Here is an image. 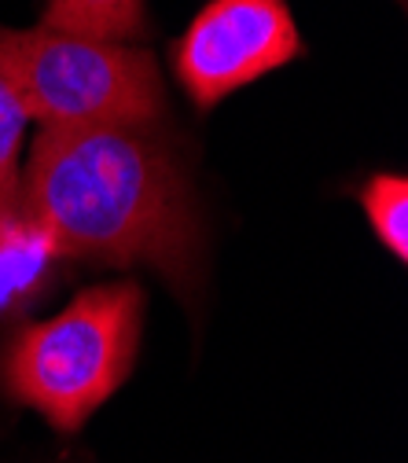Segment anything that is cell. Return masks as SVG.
Wrapping results in <instances>:
<instances>
[{
	"mask_svg": "<svg viewBox=\"0 0 408 463\" xmlns=\"http://www.w3.org/2000/svg\"><path fill=\"white\" fill-rule=\"evenodd\" d=\"M26 206L63 258L144 265L192 302L203 221L177 158L137 126H44L26 169Z\"/></svg>",
	"mask_w": 408,
	"mask_h": 463,
	"instance_id": "cell-1",
	"label": "cell"
},
{
	"mask_svg": "<svg viewBox=\"0 0 408 463\" xmlns=\"http://www.w3.org/2000/svg\"><path fill=\"white\" fill-rule=\"evenodd\" d=\"M140 324L144 291L133 279L92 287L60 317L26 324L8 338L0 350V386L60 434H74L129 379Z\"/></svg>",
	"mask_w": 408,
	"mask_h": 463,
	"instance_id": "cell-2",
	"label": "cell"
},
{
	"mask_svg": "<svg viewBox=\"0 0 408 463\" xmlns=\"http://www.w3.org/2000/svg\"><path fill=\"white\" fill-rule=\"evenodd\" d=\"M0 78L44 126L147 129L166 114L155 55L126 41L0 26Z\"/></svg>",
	"mask_w": 408,
	"mask_h": 463,
	"instance_id": "cell-3",
	"label": "cell"
},
{
	"mask_svg": "<svg viewBox=\"0 0 408 463\" xmlns=\"http://www.w3.org/2000/svg\"><path fill=\"white\" fill-rule=\"evenodd\" d=\"M306 55L287 0H210L169 44V67L199 110Z\"/></svg>",
	"mask_w": 408,
	"mask_h": 463,
	"instance_id": "cell-4",
	"label": "cell"
},
{
	"mask_svg": "<svg viewBox=\"0 0 408 463\" xmlns=\"http://www.w3.org/2000/svg\"><path fill=\"white\" fill-rule=\"evenodd\" d=\"M63 250L30 213L0 206V320L44 298L60 279Z\"/></svg>",
	"mask_w": 408,
	"mask_h": 463,
	"instance_id": "cell-5",
	"label": "cell"
},
{
	"mask_svg": "<svg viewBox=\"0 0 408 463\" xmlns=\"http://www.w3.org/2000/svg\"><path fill=\"white\" fill-rule=\"evenodd\" d=\"M41 26L107 41H147L151 19L144 0H44Z\"/></svg>",
	"mask_w": 408,
	"mask_h": 463,
	"instance_id": "cell-6",
	"label": "cell"
},
{
	"mask_svg": "<svg viewBox=\"0 0 408 463\" xmlns=\"http://www.w3.org/2000/svg\"><path fill=\"white\" fill-rule=\"evenodd\" d=\"M361 206L375 228L379 243L404 261L408 258V181L401 173H375L361 188Z\"/></svg>",
	"mask_w": 408,
	"mask_h": 463,
	"instance_id": "cell-7",
	"label": "cell"
},
{
	"mask_svg": "<svg viewBox=\"0 0 408 463\" xmlns=\"http://www.w3.org/2000/svg\"><path fill=\"white\" fill-rule=\"evenodd\" d=\"M26 107L19 103L15 89L0 78V206H8L19 181V147L26 133Z\"/></svg>",
	"mask_w": 408,
	"mask_h": 463,
	"instance_id": "cell-8",
	"label": "cell"
},
{
	"mask_svg": "<svg viewBox=\"0 0 408 463\" xmlns=\"http://www.w3.org/2000/svg\"><path fill=\"white\" fill-rule=\"evenodd\" d=\"M397 5H404V0H397Z\"/></svg>",
	"mask_w": 408,
	"mask_h": 463,
	"instance_id": "cell-9",
	"label": "cell"
}]
</instances>
